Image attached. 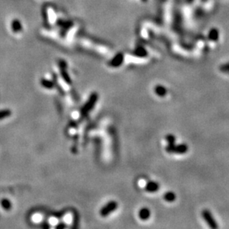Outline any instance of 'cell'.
<instances>
[{"label":"cell","instance_id":"cell-1","mask_svg":"<svg viewBox=\"0 0 229 229\" xmlns=\"http://www.w3.org/2000/svg\"><path fill=\"white\" fill-rule=\"evenodd\" d=\"M166 151L168 153L174 154H184L188 151V146L185 143L168 144L166 147Z\"/></svg>","mask_w":229,"mask_h":229},{"label":"cell","instance_id":"cell-2","mask_svg":"<svg viewBox=\"0 0 229 229\" xmlns=\"http://www.w3.org/2000/svg\"><path fill=\"white\" fill-rule=\"evenodd\" d=\"M99 99V95L97 92H93L91 95H90L89 98L88 99L87 102L85 103L83 107L81 109V113L83 115H86V114L89 113L91 110L94 108L96 103L97 102Z\"/></svg>","mask_w":229,"mask_h":229},{"label":"cell","instance_id":"cell-3","mask_svg":"<svg viewBox=\"0 0 229 229\" xmlns=\"http://www.w3.org/2000/svg\"><path fill=\"white\" fill-rule=\"evenodd\" d=\"M202 216L203 217L205 223L208 225V226L211 228L216 229L218 228V224H217V221L215 220L214 217L212 215L211 211L208 209H204L202 212Z\"/></svg>","mask_w":229,"mask_h":229},{"label":"cell","instance_id":"cell-4","mask_svg":"<svg viewBox=\"0 0 229 229\" xmlns=\"http://www.w3.org/2000/svg\"><path fill=\"white\" fill-rule=\"evenodd\" d=\"M118 208V203L116 201L112 200L108 202L106 205H104L100 210V215L102 217H107L110 214L113 213L116 208Z\"/></svg>","mask_w":229,"mask_h":229},{"label":"cell","instance_id":"cell-5","mask_svg":"<svg viewBox=\"0 0 229 229\" xmlns=\"http://www.w3.org/2000/svg\"><path fill=\"white\" fill-rule=\"evenodd\" d=\"M59 65L60 68H61V74L64 81L68 84V85H71V77L68 76V74H67V73L66 72V63H65V62H62V63H60Z\"/></svg>","mask_w":229,"mask_h":229},{"label":"cell","instance_id":"cell-6","mask_svg":"<svg viewBox=\"0 0 229 229\" xmlns=\"http://www.w3.org/2000/svg\"><path fill=\"white\" fill-rule=\"evenodd\" d=\"M159 189V185L157 182L154 181H149L145 186V190L147 192L149 193H154L157 192Z\"/></svg>","mask_w":229,"mask_h":229},{"label":"cell","instance_id":"cell-7","mask_svg":"<svg viewBox=\"0 0 229 229\" xmlns=\"http://www.w3.org/2000/svg\"><path fill=\"white\" fill-rule=\"evenodd\" d=\"M11 30L15 33H19L22 31V25L21 23V21L19 20L18 19H14L11 22Z\"/></svg>","mask_w":229,"mask_h":229},{"label":"cell","instance_id":"cell-8","mask_svg":"<svg viewBox=\"0 0 229 229\" xmlns=\"http://www.w3.org/2000/svg\"><path fill=\"white\" fill-rule=\"evenodd\" d=\"M151 217V211L149 208H142L139 211V217L142 220H147Z\"/></svg>","mask_w":229,"mask_h":229},{"label":"cell","instance_id":"cell-9","mask_svg":"<svg viewBox=\"0 0 229 229\" xmlns=\"http://www.w3.org/2000/svg\"><path fill=\"white\" fill-rule=\"evenodd\" d=\"M154 91L156 94L160 97H165V96H166L167 94V89L166 87H164V86L161 85H157L154 88Z\"/></svg>","mask_w":229,"mask_h":229},{"label":"cell","instance_id":"cell-10","mask_svg":"<svg viewBox=\"0 0 229 229\" xmlns=\"http://www.w3.org/2000/svg\"><path fill=\"white\" fill-rule=\"evenodd\" d=\"M176 196L173 191H167L163 195V199L168 202H173L176 200Z\"/></svg>","mask_w":229,"mask_h":229},{"label":"cell","instance_id":"cell-11","mask_svg":"<svg viewBox=\"0 0 229 229\" xmlns=\"http://www.w3.org/2000/svg\"><path fill=\"white\" fill-rule=\"evenodd\" d=\"M40 82L41 85L47 89H53L54 88V83L51 80H48L47 79H42Z\"/></svg>","mask_w":229,"mask_h":229},{"label":"cell","instance_id":"cell-12","mask_svg":"<svg viewBox=\"0 0 229 229\" xmlns=\"http://www.w3.org/2000/svg\"><path fill=\"white\" fill-rule=\"evenodd\" d=\"M11 114H12V112H11V110L9 109L1 110H0V120L6 119V118L9 117Z\"/></svg>","mask_w":229,"mask_h":229},{"label":"cell","instance_id":"cell-13","mask_svg":"<svg viewBox=\"0 0 229 229\" xmlns=\"http://www.w3.org/2000/svg\"><path fill=\"white\" fill-rule=\"evenodd\" d=\"M1 205L5 210H9L11 208L12 203H11V201L7 200V199H3V200L1 201Z\"/></svg>","mask_w":229,"mask_h":229},{"label":"cell","instance_id":"cell-14","mask_svg":"<svg viewBox=\"0 0 229 229\" xmlns=\"http://www.w3.org/2000/svg\"><path fill=\"white\" fill-rule=\"evenodd\" d=\"M122 61H123V58L121 57H117L114 58V59L110 62V65H111L112 67H118L121 65Z\"/></svg>","mask_w":229,"mask_h":229},{"label":"cell","instance_id":"cell-15","mask_svg":"<svg viewBox=\"0 0 229 229\" xmlns=\"http://www.w3.org/2000/svg\"><path fill=\"white\" fill-rule=\"evenodd\" d=\"M166 140L168 144H174L176 142V136L171 134H168L166 136Z\"/></svg>","mask_w":229,"mask_h":229},{"label":"cell","instance_id":"cell-16","mask_svg":"<svg viewBox=\"0 0 229 229\" xmlns=\"http://www.w3.org/2000/svg\"><path fill=\"white\" fill-rule=\"evenodd\" d=\"M220 70L222 71L223 72L229 73V63L222 65V66L220 67Z\"/></svg>","mask_w":229,"mask_h":229},{"label":"cell","instance_id":"cell-17","mask_svg":"<svg viewBox=\"0 0 229 229\" xmlns=\"http://www.w3.org/2000/svg\"><path fill=\"white\" fill-rule=\"evenodd\" d=\"M66 227V225L63 223H60L59 225H57L56 228H65Z\"/></svg>","mask_w":229,"mask_h":229}]
</instances>
